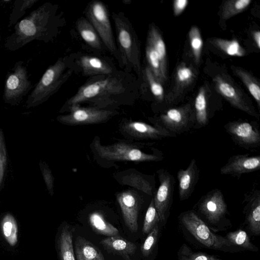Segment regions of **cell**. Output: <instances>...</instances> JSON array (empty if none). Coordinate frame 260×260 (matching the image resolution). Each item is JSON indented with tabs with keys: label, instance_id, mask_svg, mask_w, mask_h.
I'll return each instance as SVG.
<instances>
[{
	"label": "cell",
	"instance_id": "32",
	"mask_svg": "<svg viewBox=\"0 0 260 260\" xmlns=\"http://www.w3.org/2000/svg\"><path fill=\"white\" fill-rule=\"evenodd\" d=\"M145 54L147 66L150 69L156 79L161 83L165 81L162 77L158 55L151 43L146 40Z\"/></svg>",
	"mask_w": 260,
	"mask_h": 260
},
{
	"label": "cell",
	"instance_id": "30",
	"mask_svg": "<svg viewBox=\"0 0 260 260\" xmlns=\"http://www.w3.org/2000/svg\"><path fill=\"white\" fill-rule=\"evenodd\" d=\"M234 71L256 101L258 107L259 108L260 87L258 82L251 74L241 68H235Z\"/></svg>",
	"mask_w": 260,
	"mask_h": 260
},
{
	"label": "cell",
	"instance_id": "14",
	"mask_svg": "<svg viewBox=\"0 0 260 260\" xmlns=\"http://www.w3.org/2000/svg\"><path fill=\"white\" fill-rule=\"evenodd\" d=\"M159 119L161 125L176 135L188 131L195 123L194 114L188 106L170 109L161 114Z\"/></svg>",
	"mask_w": 260,
	"mask_h": 260
},
{
	"label": "cell",
	"instance_id": "10",
	"mask_svg": "<svg viewBox=\"0 0 260 260\" xmlns=\"http://www.w3.org/2000/svg\"><path fill=\"white\" fill-rule=\"evenodd\" d=\"M67 56L73 72L83 76L109 75L117 71L111 60L102 56L82 52L73 53Z\"/></svg>",
	"mask_w": 260,
	"mask_h": 260
},
{
	"label": "cell",
	"instance_id": "33",
	"mask_svg": "<svg viewBox=\"0 0 260 260\" xmlns=\"http://www.w3.org/2000/svg\"><path fill=\"white\" fill-rule=\"evenodd\" d=\"M1 225L5 239L11 246H14L18 239V229L15 219L11 214H7L3 218Z\"/></svg>",
	"mask_w": 260,
	"mask_h": 260
},
{
	"label": "cell",
	"instance_id": "17",
	"mask_svg": "<svg viewBox=\"0 0 260 260\" xmlns=\"http://www.w3.org/2000/svg\"><path fill=\"white\" fill-rule=\"evenodd\" d=\"M117 199L121 210L125 224L132 232L138 229V217L141 200L135 191L127 190L119 193Z\"/></svg>",
	"mask_w": 260,
	"mask_h": 260
},
{
	"label": "cell",
	"instance_id": "5",
	"mask_svg": "<svg viewBox=\"0 0 260 260\" xmlns=\"http://www.w3.org/2000/svg\"><path fill=\"white\" fill-rule=\"evenodd\" d=\"M73 73L68 56L58 58L47 68L28 95L26 108H33L45 102L58 91Z\"/></svg>",
	"mask_w": 260,
	"mask_h": 260
},
{
	"label": "cell",
	"instance_id": "25",
	"mask_svg": "<svg viewBox=\"0 0 260 260\" xmlns=\"http://www.w3.org/2000/svg\"><path fill=\"white\" fill-rule=\"evenodd\" d=\"M224 237L233 246L240 249L241 252L258 251V247L251 241L248 233L242 229L230 232Z\"/></svg>",
	"mask_w": 260,
	"mask_h": 260
},
{
	"label": "cell",
	"instance_id": "29",
	"mask_svg": "<svg viewBox=\"0 0 260 260\" xmlns=\"http://www.w3.org/2000/svg\"><path fill=\"white\" fill-rule=\"evenodd\" d=\"M72 238V231L68 226H65L62 230L59 239L61 260H75Z\"/></svg>",
	"mask_w": 260,
	"mask_h": 260
},
{
	"label": "cell",
	"instance_id": "42",
	"mask_svg": "<svg viewBox=\"0 0 260 260\" xmlns=\"http://www.w3.org/2000/svg\"><path fill=\"white\" fill-rule=\"evenodd\" d=\"M7 150L3 131L0 128V189L2 186L7 167Z\"/></svg>",
	"mask_w": 260,
	"mask_h": 260
},
{
	"label": "cell",
	"instance_id": "31",
	"mask_svg": "<svg viewBox=\"0 0 260 260\" xmlns=\"http://www.w3.org/2000/svg\"><path fill=\"white\" fill-rule=\"evenodd\" d=\"M210 42L214 46L229 55L242 57L245 55V50L236 40H228L216 38Z\"/></svg>",
	"mask_w": 260,
	"mask_h": 260
},
{
	"label": "cell",
	"instance_id": "11",
	"mask_svg": "<svg viewBox=\"0 0 260 260\" xmlns=\"http://www.w3.org/2000/svg\"><path fill=\"white\" fill-rule=\"evenodd\" d=\"M69 113L57 117L59 122L68 125L94 124L107 120L114 111L93 107L73 106L69 108Z\"/></svg>",
	"mask_w": 260,
	"mask_h": 260
},
{
	"label": "cell",
	"instance_id": "28",
	"mask_svg": "<svg viewBox=\"0 0 260 260\" xmlns=\"http://www.w3.org/2000/svg\"><path fill=\"white\" fill-rule=\"evenodd\" d=\"M177 260H226L218 255L196 250L183 243L177 252Z\"/></svg>",
	"mask_w": 260,
	"mask_h": 260
},
{
	"label": "cell",
	"instance_id": "38",
	"mask_svg": "<svg viewBox=\"0 0 260 260\" xmlns=\"http://www.w3.org/2000/svg\"><path fill=\"white\" fill-rule=\"evenodd\" d=\"M159 223L156 224L147 236L141 246V252L144 257H147L152 253L155 248L159 236Z\"/></svg>",
	"mask_w": 260,
	"mask_h": 260
},
{
	"label": "cell",
	"instance_id": "7",
	"mask_svg": "<svg viewBox=\"0 0 260 260\" xmlns=\"http://www.w3.org/2000/svg\"><path fill=\"white\" fill-rule=\"evenodd\" d=\"M84 14L85 18L95 29L105 48L118 62L119 53L106 5L100 0H93L87 5Z\"/></svg>",
	"mask_w": 260,
	"mask_h": 260
},
{
	"label": "cell",
	"instance_id": "39",
	"mask_svg": "<svg viewBox=\"0 0 260 260\" xmlns=\"http://www.w3.org/2000/svg\"><path fill=\"white\" fill-rule=\"evenodd\" d=\"M144 75L151 92L154 97L157 101H162L164 97V88L147 66L145 68Z\"/></svg>",
	"mask_w": 260,
	"mask_h": 260
},
{
	"label": "cell",
	"instance_id": "34",
	"mask_svg": "<svg viewBox=\"0 0 260 260\" xmlns=\"http://www.w3.org/2000/svg\"><path fill=\"white\" fill-rule=\"evenodd\" d=\"M39 0L15 1L9 16L8 27H10L15 25L24 15L27 10L30 9Z\"/></svg>",
	"mask_w": 260,
	"mask_h": 260
},
{
	"label": "cell",
	"instance_id": "1",
	"mask_svg": "<svg viewBox=\"0 0 260 260\" xmlns=\"http://www.w3.org/2000/svg\"><path fill=\"white\" fill-rule=\"evenodd\" d=\"M138 80L132 73L124 70L89 77L76 93L67 101L68 108L89 103L92 107L104 109L132 101L138 95Z\"/></svg>",
	"mask_w": 260,
	"mask_h": 260
},
{
	"label": "cell",
	"instance_id": "18",
	"mask_svg": "<svg viewBox=\"0 0 260 260\" xmlns=\"http://www.w3.org/2000/svg\"><path fill=\"white\" fill-rule=\"evenodd\" d=\"M243 209L244 224L248 233L254 236L260 235V190L253 189L245 194Z\"/></svg>",
	"mask_w": 260,
	"mask_h": 260
},
{
	"label": "cell",
	"instance_id": "41",
	"mask_svg": "<svg viewBox=\"0 0 260 260\" xmlns=\"http://www.w3.org/2000/svg\"><path fill=\"white\" fill-rule=\"evenodd\" d=\"M194 78V74L192 69L186 66L184 63H181L177 69L176 81L178 84L181 86L189 84Z\"/></svg>",
	"mask_w": 260,
	"mask_h": 260
},
{
	"label": "cell",
	"instance_id": "2",
	"mask_svg": "<svg viewBox=\"0 0 260 260\" xmlns=\"http://www.w3.org/2000/svg\"><path fill=\"white\" fill-rule=\"evenodd\" d=\"M64 24L62 13L57 4L46 2L18 22L6 40L5 48L17 50L34 41L48 43L59 34Z\"/></svg>",
	"mask_w": 260,
	"mask_h": 260
},
{
	"label": "cell",
	"instance_id": "15",
	"mask_svg": "<svg viewBox=\"0 0 260 260\" xmlns=\"http://www.w3.org/2000/svg\"><path fill=\"white\" fill-rule=\"evenodd\" d=\"M213 82L216 91L232 106L258 119V115L253 107L244 100L239 90L231 82L219 75L214 78Z\"/></svg>",
	"mask_w": 260,
	"mask_h": 260
},
{
	"label": "cell",
	"instance_id": "16",
	"mask_svg": "<svg viewBox=\"0 0 260 260\" xmlns=\"http://www.w3.org/2000/svg\"><path fill=\"white\" fill-rule=\"evenodd\" d=\"M260 169V156L237 154L231 156L220 169L222 175H230L240 178L243 174L256 171Z\"/></svg>",
	"mask_w": 260,
	"mask_h": 260
},
{
	"label": "cell",
	"instance_id": "8",
	"mask_svg": "<svg viewBox=\"0 0 260 260\" xmlns=\"http://www.w3.org/2000/svg\"><path fill=\"white\" fill-rule=\"evenodd\" d=\"M93 146L100 156L109 160L158 161L163 158L161 151L158 150L153 153H148L125 143L119 142L105 146L102 145L99 140H95Z\"/></svg>",
	"mask_w": 260,
	"mask_h": 260
},
{
	"label": "cell",
	"instance_id": "40",
	"mask_svg": "<svg viewBox=\"0 0 260 260\" xmlns=\"http://www.w3.org/2000/svg\"><path fill=\"white\" fill-rule=\"evenodd\" d=\"M158 223H160L159 218L152 198L145 214L142 231L143 234H148Z\"/></svg>",
	"mask_w": 260,
	"mask_h": 260
},
{
	"label": "cell",
	"instance_id": "12",
	"mask_svg": "<svg viewBox=\"0 0 260 260\" xmlns=\"http://www.w3.org/2000/svg\"><path fill=\"white\" fill-rule=\"evenodd\" d=\"M235 144L245 149L255 148L260 145V130L256 122L235 120L224 126Z\"/></svg>",
	"mask_w": 260,
	"mask_h": 260
},
{
	"label": "cell",
	"instance_id": "9",
	"mask_svg": "<svg viewBox=\"0 0 260 260\" xmlns=\"http://www.w3.org/2000/svg\"><path fill=\"white\" fill-rule=\"evenodd\" d=\"M32 87L24 62L22 60L16 62L6 76L4 102L12 106L18 105Z\"/></svg>",
	"mask_w": 260,
	"mask_h": 260
},
{
	"label": "cell",
	"instance_id": "46",
	"mask_svg": "<svg viewBox=\"0 0 260 260\" xmlns=\"http://www.w3.org/2000/svg\"><path fill=\"white\" fill-rule=\"evenodd\" d=\"M1 31L0 30V40H1Z\"/></svg>",
	"mask_w": 260,
	"mask_h": 260
},
{
	"label": "cell",
	"instance_id": "22",
	"mask_svg": "<svg viewBox=\"0 0 260 260\" xmlns=\"http://www.w3.org/2000/svg\"><path fill=\"white\" fill-rule=\"evenodd\" d=\"M76 27L82 40L91 49L102 52L105 48L93 26L84 17L78 18Z\"/></svg>",
	"mask_w": 260,
	"mask_h": 260
},
{
	"label": "cell",
	"instance_id": "36",
	"mask_svg": "<svg viewBox=\"0 0 260 260\" xmlns=\"http://www.w3.org/2000/svg\"><path fill=\"white\" fill-rule=\"evenodd\" d=\"M123 183L132 186L147 194H152V186L150 182L139 174L131 173L123 177Z\"/></svg>",
	"mask_w": 260,
	"mask_h": 260
},
{
	"label": "cell",
	"instance_id": "4",
	"mask_svg": "<svg viewBox=\"0 0 260 260\" xmlns=\"http://www.w3.org/2000/svg\"><path fill=\"white\" fill-rule=\"evenodd\" d=\"M116 34L119 64L123 70L141 74L140 45L137 35L129 19L122 12L113 13Z\"/></svg>",
	"mask_w": 260,
	"mask_h": 260
},
{
	"label": "cell",
	"instance_id": "19",
	"mask_svg": "<svg viewBox=\"0 0 260 260\" xmlns=\"http://www.w3.org/2000/svg\"><path fill=\"white\" fill-rule=\"evenodd\" d=\"M123 128L128 134L141 139L159 140L176 136L160 123L152 125L141 121H130L124 124Z\"/></svg>",
	"mask_w": 260,
	"mask_h": 260
},
{
	"label": "cell",
	"instance_id": "21",
	"mask_svg": "<svg viewBox=\"0 0 260 260\" xmlns=\"http://www.w3.org/2000/svg\"><path fill=\"white\" fill-rule=\"evenodd\" d=\"M101 243L106 250L119 255L125 260H130L137 249L135 243L119 235L105 238L101 241Z\"/></svg>",
	"mask_w": 260,
	"mask_h": 260
},
{
	"label": "cell",
	"instance_id": "43",
	"mask_svg": "<svg viewBox=\"0 0 260 260\" xmlns=\"http://www.w3.org/2000/svg\"><path fill=\"white\" fill-rule=\"evenodd\" d=\"M40 166L47 189L49 193L52 195L53 194L54 179L51 171L44 162H40Z\"/></svg>",
	"mask_w": 260,
	"mask_h": 260
},
{
	"label": "cell",
	"instance_id": "26",
	"mask_svg": "<svg viewBox=\"0 0 260 260\" xmlns=\"http://www.w3.org/2000/svg\"><path fill=\"white\" fill-rule=\"evenodd\" d=\"M205 93L204 88L202 87L195 99V123L193 126L194 128H200L208 123L209 115Z\"/></svg>",
	"mask_w": 260,
	"mask_h": 260
},
{
	"label": "cell",
	"instance_id": "35",
	"mask_svg": "<svg viewBox=\"0 0 260 260\" xmlns=\"http://www.w3.org/2000/svg\"><path fill=\"white\" fill-rule=\"evenodd\" d=\"M251 0H230L223 4L221 16L227 20L243 11L251 3Z\"/></svg>",
	"mask_w": 260,
	"mask_h": 260
},
{
	"label": "cell",
	"instance_id": "3",
	"mask_svg": "<svg viewBox=\"0 0 260 260\" xmlns=\"http://www.w3.org/2000/svg\"><path fill=\"white\" fill-rule=\"evenodd\" d=\"M178 220L183 236L194 247L226 253L241 252L224 236L212 231L193 210L182 212Z\"/></svg>",
	"mask_w": 260,
	"mask_h": 260
},
{
	"label": "cell",
	"instance_id": "44",
	"mask_svg": "<svg viewBox=\"0 0 260 260\" xmlns=\"http://www.w3.org/2000/svg\"><path fill=\"white\" fill-rule=\"evenodd\" d=\"M187 0H175L173 2V12L175 16L180 15L187 6Z\"/></svg>",
	"mask_w": 260,
	"mask_h": 260
},
{
	"label": "cell",
	"instance_id": "24",
	"mask_svg": "<svg viewBox=\"0 0 260 260\" xmlns=\"http://www.w3.org/2000/svg\"><path fill=\"white\" fill-rule=\"evenodd\" d=\"M77 260H105L101 251L84 237L78 236L75 241Z\"/></svg>",
	"mask_w": 260,
	"mask_h": 260
},
{
	"label": "cell",
	"instance_id": "45",
	"mask_svg": "<svg viewBox=\"0 0 260 260\" xmlns=\"http://www.w3.org/2000/svg\"><path fill=\"white\" fill-rule=\"evenodd\" d=\"M253 40L258 49L260 48V31L256 30L253 32Z\"/></svg>",
	"mask_w": 260,
	"mask_h": 260
},
{
	"label": "cell",
	"instance_id": "13",
	"mask_svg": "<svg viewBox=\"0 0 260 260\" xmlns=\"http://www.w3.org/2000/svg\"><path fill=\"white\" fill-rule=\"evenodd\" d=\"M157 173L159 185L153 199L160 223L165 224L170 215L172 203L174 179L165 169H159Z\"/></svg>",
	"mask_w": 260,
	"mask_h": 260
},
{
	"label": "cell",
	"instance_id": "27",
	"mask_svg": "<svg viewBox=\"0 0 260 260\" xmlns=\"http://www.w3.org/2000/svg\"><path fill=\"white\" fill-rule=\"evenodd\" d=\"M89 221L92 229L99 234L108 237L119 235L118 230L99 212H94L90 214Z\"/></svg>",
	"mask_w": 260,
	"mask_h": 260
},
{
	"label": "cell",
	"instance_id": "23",
	"mask_svg": "<svg viewBox=\"0 0 260 260\" xmlns=\"http://www.w3.org/2000/svg\"><path fill=\"white\" fill-rule=\"evenodd\" d=\"M147 40L151 43L158 55L162 75L165 81L167 78V68L166 45L158 29L153 24L149 25Z\"/></svg>",
	"mask_w": 260,
	"mask_h": 260
},
{
	"label": "cell",
	"instance_id": "6",
	"mask_svg": "<svg viewBox=\"0 0 260 260\" xmlns=\"http://www.w3.org/2000/svg\"><path fill=\"white\" fill-rule=\"evenodd\" d=\"M193 210L214 232L226 231L233 225L227 217L228 206L219 189H214L203 196Z\"/></svg>",
	"mask_w": 260,
	"mask_h": 260
},
{
	"label": "cell",
	"instance_id": "37",
	"mask_svg": "<svg viewBox=\"0 0 260 260\" xmlns=\"http://www.w3.org/2000/svg\"><path fill=\"white\" fill-rule=\"evenodd\" d=\"M188 37L194 60L198 63L203 46V42L199 28L196 26H192L189 31Z\"/></svg>",
	"mask_w": 260,
	"mask_h": 260
},
{
	"label": "cell",
	"instance_id": "20",
	"mask_svg": "<svg viewBox=\"0 0 260 260\" xmlns=\"http://www.w3.org/2000/svg\"><path fill=\"white\" fill-rule=\"evenodd\" d=\"M178 194L180 201L189 198L193 192L199 178V170L196 160L193 158L185 169H181L177 173Z\"/></svg>",
	"mask_w": 260,
	"mask_h": 260
}]
</instances>
